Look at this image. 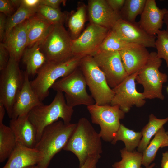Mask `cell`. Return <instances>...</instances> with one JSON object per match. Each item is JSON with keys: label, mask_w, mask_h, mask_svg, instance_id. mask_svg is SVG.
<instances>
[{"label": "cell", "mask_w": 168, "mask_h": 168, "mask_svg": "<svg viewBox=\"0 0 168 168\" xmlns=\"http://www.w3.org/2000/svg\"><path fill=\"white\" fill-rule=\"evenodd\" d=\"M63 150L75 155L80 168L89 157L100 158L102 152L101 138L90 121L82 118Z\"/></svg>", "instance_id": "1"}, {"label": "cell", "mask_w": 168, "mask_h": 168, "mask_svg": "<svg viewBox=\"0 0 168 168\" xmlns=\"http://www.w3.org/2000/svg\"><path fill=\"white\" fill-rule=\"evenodd\" d=\"M62 0H40V5L48 6L55 9H59L60 4L64 2Z\"/></svg>", "instance_id": "39"}, {"label": "cell", "mask_w": 168, "mask_h": 168, "mask_svg": "<svg viewBox=\"0 0 168 168\" xmlns=\"http://www.w3.org/2000/svg\"><path fill=\"white\" fill-rule=\"evenodd\" d=\"M85 7L84 5H81L69 19L68 27L75 39L77 38L83 28L85 22Z\"/></svg>", "instance_id": "33"}, {"label": "cell", "mask_w": 168, "mask_h": 168, "mask_svg": "<svg viewBox=\"0 0 168 168\" xmlns=\"http://www.w3.org/2000/svg\"><path fill=\"white\" fill-rule=\"evenodd\" d=\"M10 58L7 49L4 43L0 44V71L5 69L8 65Z\"/></svg>", "instance_id": "35"}, {"label": "cell", "mask_w": 168, "mask_h": 168, "mask_svg": "<svg viewBox=\"0 0 168 168\" xmlns=\"http://www.w3.org/2000/svg\"><path fill=\"white\" fill-rule=\"evenodd\" d=\"M146 0H125L119 12L121 19L128 22L136 23L138 15L142 13Z\"/></svg>", "instance_id": "29"}, {"label": "cell", "mask_w": 168, "mask_h": 168, "mask_svg": "<svg viewBox=\"0 0 168 168\" xmlns=\"http://www.w3.org/2000/svg\"><path fill=\"white\" fill-rule=\"evenodd\" d=\"M29 24L28 19L14 27L4 40L10 57L18 62L27 47Z\"/></svg>", "instance_id": "18"}, {"label": "cell", "mask_w": 168, "mask_h": 168, "mask_svg": "<svg viewBox=\"0 0 168 168\" xmlns=\"http://www.w3.org/2000/svg\"><path fill=\"white\" fill-rule=\"evenodd\" d=\"M167 92H168V86L167 87Z\"/></svg>", "instance_id": "49"}, {"label": "cell", "mask_w": 168, "mask_h": 168, "mask_svg": "<svg viewBox=\"0 0 168 168\" xmlns=\"http://www.w3.org/2000/svg\"><path fill=\"white\" fill-rule=\"evenodd\" d=\"M166 147H168V136L162 144L161 147L162 148Z\"/></svg>", "instance_id": "46"}, {"label": "cell", "mask_w": 168, "mask_h": 168, "mask_svg": "<svg viewBox=\"0 0 168 168\" xmlns=\"http://www.w3.org/2000/svg\"><path fill=\"white\" fill-rule=\"evenodd\" d=\"M121 160L115 162L112 165L114 168H143L142 153L134 151L129 152L125 147L120 150Z\"/></svg>", "instance_id": "30"}, {"label": "cell", "mask_w": 168, "mask_h": 168, "mask_svg": "<svg viewBox=\"0 0 168 168\" xmlns=\"http://www.w3.org/2000/svg\"><path fill=\"white\" fill-rule=\"evenodd\" d=\"M106 1L114 11L119 13L124 5L125 0H106Z\"/></svg>", "instance_id": "37"}, {"label": "cell", "mask_w": 168, "mask_h": 168, "mask_svg": "<svg viewBox=\"0 0 168 168\" xmlns=\"http://www.w3.org/2000/svg\"><path fill=\"white\" fill-rule=\"evenodd\" d=\"M167 10L159 8L155 0H146L140 20L138 22V25L148 34L156 36L162 28Z\"/></svg>", "instance_id": "16"}, {"label": "cell", "mask_w": 168, "mask_h": 168, "mask_svg": "<svg viewBox=\"0 0 168 168\" xmlns=\"http://www.w3.org/2000/svg\"><path fill=\"white\" fill-rule=\"evenodd\" d=\"M100 159L97 157H89L80 168H97L96 165Z\"/></svg>", "instance_id": "40"}, {"label": "cell", "mask_w": 168, "mask_h": 168, "mask_svg": "<svg viewBox=\"0 0 168 168\" xmlns=\"http://www.w3.org/2000/svg\"><path fill=\"white\" fill-rule=\"evenodd\" d=\"M26 168H39L37 165L29 166Z\"/></svg>", "instance_id": "48"}, {"label": "cell", "mask_w": 168, "mask_h": 168, "mask_svg": "<svg viewBox=\"0 0 168 168\" xmlns=\"http://www.w3.org/2000/svg\"><path fill=\"white\" fill-rule=\"evenodd\" d=\"M24 81L19 67V62L10 57L7 67L0 71V102L5 107L9 118L11 119L12 108Z\"/></svg>", "instance_id": "9"}, {"label": "cell", "mask_w": 168, "mask_h": 168, "mask_svg": "<svg viewBox=\"0 0 168 168\" xmlns=\"http://www.w3.org/2000/svg\"><path fill=\"white\" fill-rule=\"evenodd\" d=\"M6 15L1 13L0 14V40H5L6 37L5 30L7 19Z\"/></svg>", "instance_id": "38"}, {"label": "cell", "mask_w": 168, "mask_h": 168, "mask_svg": "<svg viewBox=\"0 0 168 168\" xmlns=\"http://www.w3.org/2000/svg\"><path fill=\"white\" fill-rule=\"evenodd\" d=\"M122 39L146 48H155L156 37L150 35L141 29L138 22L130 23L121 19L111 29Z\"/></svg>", "instance_id": "14"}, {"label": "cell", "mask_w": 168, "mask_h": 168, "mask_svg": "<svg viewBox=\"0 0 168 168\" xmlns=\"http://www.w3.org/2000/svg\"><path fill=\"white\" fill-rule=\"evenodd\" d=\"M168 136V131H166L163 127L158 131L142 153L143 165L146 167L151 165L155 159L158 150Z\"/></svg>", "instance_id": "27"}, {"label": "cell", "mask_w": 168, "mask_h": 168, "mask_svg": "<svg viewBox=\"0 0 168 168\" xmlns=\"http://www.w3.org/2000/svg\"><path fill=\"white\" fill-rule=\"evenodd\" d=\"M41 158L40 154L37 149L17 142L7 162L2 168H26L37 165Z\"/></svg>", "instance_id": "19"}, {"label": "cell", "mask_w": 168, "mask_h": 168, "mask_svg": "<svg viewBox=\"0 0 168 168\" xmlns=\"http://www.w3.org/2000/svg\"><path fill=\"white\" fill-rule=\"evenodd\" d=\"M87 86L85 77L78 68L68 76L56 81L51 88L57 92H64L67 104L73 108L78 105L87 106L95 104L91 96L87 92Z\"/></svg>", "instance_id": "7"}, {"label": "cell", "mask_w": 168, "mask_h": 168, "mask_svg": "<svg viewBox=\"0 0 168 168\" xmlns=\"http://www.w3.org/2000/svg\"><path fill=\"white\" fill-rule=\"evenodd\" d=\"M162 62L157 53L152 52L147 63L138 72L136 81L142 86V93L146 99H164L162 93L163 85L167 82L168 76L159 71Z\"/></svg>", "instance_id": "6"}, {"label": "cell", "mask_w": 168, "mask_h": 168, "mask_svg": "<svg viewBox=\"0 0 168 168\" xmlns=\"http://www.w3.org/2000/svg\"><path fill=\"white\" fill-rule=\"evenodd\" d=\"M14 8L10 0H0V12L1 13L10 16L13 14Z\"/></svg>", "instance_id": "36"}, {"label": "cell", "mask_w": 168, "mask_h": 168, "mask_svg": "<svg viewBox=\"0 0 168 168\" xmlns=\"http://www.w3.org/2000/svg\"><path fill=\"white\" fill-rule=\"evenodd\" d=\"M10 1L14 8L17 7L18 8L20 6L21 2V0H11Z\"/></svg>", "instance_id": "44"}, {"label": "cell", "mask_w": 168, "mask_h": 168, "mask_svg": "<svg viewBox=\"0 0 168 168\" xmlns=\"http://www.w3.org/2000/svg\"><path fill=\"white\" fill-rule=\"evenodd\" d=\"M142 137L141 132H136L126 127L123 124H121L111 143L114 145L118 141H121L124 142L125 148L127 151L133 152L138 147Z\"/></svg>", "instance_id": "25"}, {"label": "cell", "mask_w": 168, "mask_h": 168, "mask_svg": "<svg viewBox=\"0 0 168 168\" xmlns=\"http://www.w3.org/2000/svg\"><path fill=\"white\" fill-rule=\"evenodd\" d=\"M5 108L3 105L0 102V124H3L5 111Z\"/></svg>", "instance_id": "43"}, {"label": "cell", "mask_w": 168, "mask_h": 168, "mask_svg": "<svg viewBox=\"0 0 168 168\" xmlns=\"http://www.w3.org/2000/svg\"><path fill=\"white\" fill-rule=\"evenodd\" d=\"M9 126L15 135L17 142L34 148L36 143V131L29 119L28 114L11 119Z\"/></svg>", "instance_id": "20"}, {"label": "cell", "mask_w": 168, "mask_h": 168, "mask_svg": "<svg viewBox=\"0 0 168 168\" xmlns=\"http://www.w3.org/2000/svg\"><path fill=\"white\" fill-rule=\"evenodd\" d=\"M36 14L52 25L63 23L66 18L65 14L59 9L42 5L38 7Z\"/></svg>", "instance_id": "32"}, {"label": "cell", "mask_w": 168, "mask_h": 168, "mask_svg": "<svg viewBox=\"0 0 168 168\" xmlns=\"http://www.w3.org/2000/svg\"><path fill=\"white\" fill-rule=\"evenodd\" d=\"M110 30L91 23L78 37L72 39L71 50L73 56H92L97 53Z\"/></svg>", "instance_id": "11"}, {"label": "cell", "mask_w": 168, "mask_h": 168, "mask_svg": "<svg viewBox=\"0 0 168 168\" xmlns=\"http://www.w3.org/2000/svg\"><path fill=\"white\" fill-rule=\"evenodd\" d=\"M37 9L29 8L21 3L16 11L7 19L6 37L14 27L35 15L36 13Z\"/></svg>", "instance_id": "31"}, {"label": "cell", "mask_w": 168, "mask_h": 168, "mask_svg": "<svg viewBox=\"0 0 168 168\" xmlns=\"http://www.w3.org/2000/svg\"><path fill=\"white\" fill-rule=\"evenodd\" d=\"M29 77L25 72L23 87L13 105L11 119L27 115L35 107L44 104L33 91Z\"/></svg>", "instance_id": "17"}, {"label": "cell", "mask_w": 168, "mask_h": 168, "mask_svg": "<svg viewBox=\"0 0 168 168\" xmlns=\"http://www.w3.org/2000/svg\"><path fill=\"white\" fill-rule=\"evenodd\" d=\"M163 21L166 25V30L168 31V9L167 10V12L164 16Z\"/></svg>", "instance_id": "45"}, {"label": "cell", "mask_w": 168, "mask_h": 168, "mask_svg": "<svg viewBox=\"0 0 168 168\" xmlns=\"http://www.w3.org/2000/svg\"><path fill=\"white\" fill-rule=\"evenodd\" d=\"M92 56L112 89L117 86L128 76L123 65L119 51H98Z\"/></svg>", "instance_id": "12"}, {"label": "cell", "mask_w": 168, "mask_h": 168, "mask_svg": "<svg viewBox=\"0 0 168 168\" xmlns=\"http://www.w3.org/2000/svg\"><path fill=\"white\" fill-rule=\"evenodd\" d=\"M77 123L66 124L57 121L46 127L34 148L40 152L39 168H47L54 156L63 149L74 130Z\"/></svg>", "instance_id": "2"}, {"label": "cell", "mask_w": 168, "mask_h": 168, "mask_svg": "<svg viewBox=\"0 0 168 168\" xmlns=\"http://www.w3.org/2000/svg\"><path fill=\"white\" fill-rule=\"evenodd\" d=\"M141 45L131 43L122 39L112 30H110L101 45L98 52L119 51L123 49Z\"/></svg>", "instance_id": "28"}, {"label": "cell", "mask_w": 168, "mask_h": 168, "mask_svg": "<svg viewBox=\"0 0 168 168\" xmlns=\"http://www.w3.org/2000/svg\"><path fill=\"white\" fill-rule=\"evenodd\" d=\"M122 63L128 75L138 72L146 64L150 53L141 45L119 51Z\"/></svg>", "instance_id": "21"}, {"label": "cell", "mask_w": 168, "mask_h": 168, "mask_svg": "<svg viewBox=\"0 0 168 168\" xmlns=\"http://www.w3.org/2000/svg\"><path fill=\"white\" fill-rule=\"evenodd\" d=\"M157 35L155 45L157 56L165 60L168 67V31L160 30Z\"/></svg>", "instance_id": "34"}, {"label": "cell", "mask_w": 168, "mask_h": 168, "mask_svg": "<svg viewBox=\"0 0 168 168\" xmlns=\"http://www.w3.org/2000/svg\"><path fill=\"white\" fill-rule=\"evenodd\" d=\"M155 165L154 163H152L149 166L146 167V168H153Z\"/></svg>", "instance_id": "47"}, {"label": "cell", "mask_w": 168, "mask_h": 168, "mask_svg": "<svg viewBox=\"0 0 168 168\" xmlns=\"http://www.w3.org/2000/svg\"><path fill=\"white\" fill-rule=\"evenodd\" d=\"M15 135L9 126L0 124V162L8 158L16 144Z\"/></svg>", "instance_id": "26"}, {"label": "cell", "mask_w": 168, "mask_h": 168, "mask_svg": "<svg viewBox=\"0 0 168 168\" xmlns=\"http://www.w3.org/2000/svg\"><path fill=\"white\" fill-rule=\"evenodd\" d=\"M29 22L27 47L42 41L53 25L36 14L29 19Z\"/></svg>", "instance_id": "23"}, {"label": "cell", "mask_w": 168, "mask_h": 168, "mask_svg": "<svg viewBox=\"0 0 168 168\" xmlns=\"http://www.w3.org/2000/svg\"><path fill=\"white\" fill-rule=\"evenodd\" d=\"M161 167V168H168V151L162 153Z\"/></svg>", "instance_id": "42"}, {"label": "cell", "mask_w": 168, "mask_h": 168, "mask_svg": "<svg viewBox=\"0 0 168 168\" xmlns=\"http://www.w3.org/2000/svg\"><path fill=\"white\" fill-rule=\"evenodd\" d=\"M41 41L37 42L31 47H27L22 55L23 62L26 67L25 72L29 76L37 74L39 70L47 61L41 50Z\"/></svg>", "instance_id": "22"}, {"label": "cell", "mask_w": 168, "mask_h": 168, "mask_svg": "<svg viewBox=\"0 0 168 168\" xmlns=\"http://www.w3.org/2000/svg\"><path fill=\"white\" fill-rule=\"evenodd\" d=\"M72 40L63 23L53 25L40 44L41 50L47 61L61 62L74 57Z\"/></svg>", "instance_id": "8"}, {"label": "cell", "mask_w": 168, "mask_h": 168, "mask_svg": "<svg viewBox=\"0 0 168 168\" xmlns=\"http://www.w3.org/2000/svg\"><path fill=\"white\" fill-rule=\"evenodd\" d=\"M82 58L73 57L63 62L47 61L39 70L31 86L42 102L49 95V88L60 77H65L79 67Z\"/></svg>", "instance_id": "4"}, {"label": "cell", "mask_w": 168, "mask_h": 168, "mask_svg": "<svg viewBox=\"0 0 168 168\" xmlns=\"http://www.w3.org/2000/svg\"><path fill=\"white\" fill-rule=\"evenodd\" d=\"M89 17L91 23L111 30L121 19L119 13L114 11L106 0H90L88 1Z\"/></svg>", "instance_id": "15"}, {"label": "cell", "mask_w": 168, "mask_h": 168, "mask_svg": "<svg viewBox=\"0 0 168 168\" xmlns=\"http://www.w3.org/2000/svg\"><path fill=\"white\" fill-rule=\"evenodd\" d=\"M79 67L95 104L99 105L110 104L114 92L109 86L104 74L93 57L86 56L82 58Z\"/></svg>", "instance_id": "5"}, {"label": "cell", "mask_w": 168, "mask_h": 168, "mask_svg": "<svg viewBox=\"0 0 168 168\" xmlns=\"http://www.w3.org/2000/svg\"><path fill=\"white\" fill-rule=\"evenodd\" d=\"M138 72L128 75L120 83L112 89L114 96L110 105H118L125 113L128 112L133 105L143 106L146 99L142 93L136 88V78Z\"/></svg>", "instance_id": "13"}, {"label": "cell", "mask_w": 168, "mask_h": 168, "mask_svg": "<svg viewBox=\"0 0 168 168\" xmlns=\"http://www.w3.org/2000/svg\"><path fill=\"white\" fill-rule=\"evenodd\" d=\"M74 112L73 108L67 104L63 93L57 92L52 101L49 105L37 106L28 114V118L36 131V142L44 128L61 119L65 124L71 123Z\"/></svg>", "instance_id": "3"}, {"label": "cell", "mask_w": 168, "mask_h": 168, "mask_svg": "<svg viewBox=\"0 0 168 168\" xmlns=\"http://www.w3.org/2000/svg\"><path fill=\"white\" fill-rule=\"evenodd\" d=\"M40 0H21V4L30 9H36L40 5Z\"/></svg>", "instance_id": "41"}, {"label": "cell", "mask_w": 168, "mask_h": 168, "mask_svg": "<svg viewBox=\"0 0 168 168\" xmlns=\"http://www.w3.org/2000/svg\"><path fill=\"white\" fill-rule=\"evenodd\" d=\"M168 121V117L163 119H159L153 114H150L148 123L141 131L142 137L137 148L138 151L142 153L150 143L152 137L155 136Z\"/></svg>", "instance_id": "24"}, {"label": "cell", "mask_w": 168, "mask_h": 168, "mask_svg": "<svg viewBox=\"0 0 168 168\" xmlns=\"http://www.w3.org/2000/svg\"><path fill=\"white\" fill-rule=\"evenodd\" d=\"M92 122L99 125V134L103 140L111 142L120 125V120L125 113L118 105L110 104L99 105L96 104L87 106Z\"/></svg>", "instance_id": "10"}]
</instances>
